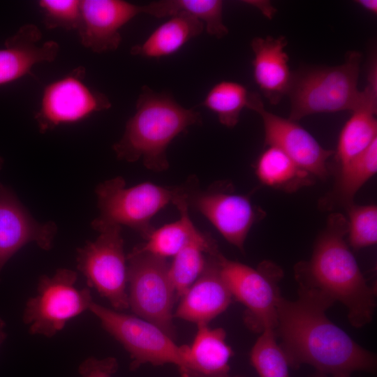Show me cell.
Returning <instances> with one entry per match:
<instances>
[{
  "mask_svg": "<svg viewBox=\"0 0 377 377\" xmlns=\"http://www.w3.org/2000/svg\"><path fill=\"white\" fill-rule=\"evenodd\" d=\"M218 252L207 254L203 271L180 298L174 317L197 325L208 324L229 306L232 296L221 274Z\"/></svg>",
  "mask_w": 377,
  "mask_h": 377,
  "instance_id": "cell-16",
  "label": "cell"
},
{
  "mask_svg": "<svg viewBox=\"0 0 377 377\" xmlns=\"http://www.w3.org/2000/svg\"><path fill=\"white\" fill-rule=\"evenodd\" d=\"M98 237L77 250V269L89 287L108 300L116 311L129 308L127 259L124 251L121 226L98 231Z\"/></svg>",
  "mask_w": 377,
  "mask_h": 377,
  "instance_id": "cell-10",
  "label": "cell"
},
{
  "mask_svg": "<svg viewBox=\"0 0 377 377\" xmlns=\"http://www.w3.org/2000/svg\"><path fill=\"white\" fill-rule=\"evenodd\" d=\"M80 0L38 1L46 28L77 30L80 19Z\"/></svg>",
  "mask_w": 377,
  "mask_h": 377,
  "instance_id": "cell-30",
  "label": "cell"
},
{
  "mask_svg": "<svg viewBox=\"0 0 377 377\" xmlns=\"http://www.w3.org/2000/svg\"><path fill=\"white\" fill-rule=\"evenodd\" d=\"M217 251L216 242L209 237L205 240L187 244L173 257L169 267V275L176 299L182 297L203 271L206 264L205 254Z\"/></svg>",
  "mask_w": 377,
  "mask_h": 377,
  "instance_id": "cell-26",
  "label": "cell"
},
{
  "mask_svg": "<svg viewBox=\"0 0 377 377\" xmlns=\"http://www.w3.org/2000/svg\"><path fill=\"white\" fill-rule=\"evenodd\" d=\"M249 95L243 84L223 80L210 89L201 105L215 113L222 125L233 128L238 123L242 110L247 108Z\"/></svg>",
  "mask_w": 377,
  "mask_h": 377,
  "instance_id": "cell-27",
  "label": "cell"
},
{
  "mask_svg": "<svg viewBox=\"0 0 377 377\" xmlns=\"http://www.w3.org/2000/svg\"><path fill=\"white\" fill-rule=\"evenodd\" d=\"M202 122L200 114L179 104L170 94L141 89L134 114L127 121L121 139L112 146L118 159L142 160L154 172L169 168L167 149L180 133Z\"/></svg>",
  "mask_w": 377,
  "mask_h": 377,
  "instance_id": "cell-3",
  "label": "cell"
},
{
  "mask_svg": "<svg viewBox=\"0 0 377 377\" xmlns=\"http://www.w3.org/2000/svg\"><path fill=\"white\" fill-rule=\"evenodd\" d=\"M250 360L260 377H289V362L277 343L274 328L261 332L251 349Z\"/></svg>",
  "mask_w": 377,
  "mask_h": 377,
  "instance_id": "cell-28",
  "label": "cell"
},
{
  "mask_svg": "<svg viewBox=\"0 0 377 377\" xmlns=\"http://www.w3.org/2000/svg\"><path fill=\"white\" fill-rule=\"evenodd\" d=\"M41 39L40 29L26 24L6 40L4 47L0 49V85L30 74L36 64L56 59L59 44L54 40L40 43Z\"/></svg>",
  "mask_w": 377,
  "mask_h": 377,
  "instance_id": "cell-17",
  "label": "cell"
},
{
  "mask_svg": "<svg viewBox=\"0 0 377 377\" xmlns=\"http://www.w3.org/2000/svg\"><path fill=\"white\" fill-rule=\"evenodd\" d=\"M198 331L191 346H186L185 359L188 377H208L227 374L232 356L226 342L223 328L212 329L208 324L198 325Z\"/></svg>",
  "mask_w": 377,
  "mask_h": 377,
  "instance_id": "cell-20",
  "label": "cell"
},
{
  "mask_svg": "<svg viewBox=\"0 0 377 377\" xmlns=\"http://www.w3.org/2000/svg\"><path fill=\"white\" fill-rule=\"evenodd\" d=\"M128 306L136 316L174 339L172 308L176 295L166 258L133 249L126 256Z\"/></svg>",
  "mask_w": 377,
  "mask_h": 377,
  "instance_id": "cell-8",
  "label": "cell"
},
{
  "mask_svg": "<svg viewBox=\"0 0 377 377\" xmlns=\"http://www.w3.org/2000/svg\"><path fill=\"white\" fill-rule=\"evenodd\" d=\"M3 157L0 155V170L2 169V167L3 165Z\"/></svg>",
  "mask_w": 377,
  "mask_h": 377,
  "instance_id": "cell-37",
  "label": "cell"
},
{
  "mask_svg": "<svg viewBox=\"0 0 377 377\" xmlns=\"http://www.w3.org/2000/svg\"><path fill=\"white\" fill-rule=\"evenodd\" d=\"M360 105L343 126L336 158L343 165L364 151L377 139V87L367 84Z\"/></svg>",
  "mask_w": 377,
  "mask_h": 377,
  "instance_id": "cell-19",
  "label": "cell"
},
{
  "mask_svg": "<svg viewBox=\"0 0 377 377\" xmlns=\"http://www.w3.org/2000/svg\"><path fill=\"white\" fill-rule=\"evenodd\" d=\"M255 172L263 184L287 192L295 191L313 182V176L273 146H267L258 156Z\"/></svg>",
  "mask_w": 377,
  "mask_h": 377,
  "instance_id": "cell-23",
  "label": "cell"
},
{
  "mask_svg": "<svg viewBox=\"0 0 377 377\" xmlns=\"http://www.w3.org/2000/svg\"><path fill=\"white\" fill-rule=\"evenodd\" d=\"M332 304L321 295L302 289H299L296 300L281 298L275 332L290 367L308 364L316 371L337 376H350L357 371L374 372L375 355L326 316Z\"/></svg>",
  "mask_w": 377,
  "mask_h": 377,
  "instance_id": "cell-1",
  "label": "cell"
},
{
  "mask_svg": "<svg viewBox=\"0 0 377 377\" xmlns=\"http://www.w3.org/2000/svg\"><path fill=\"white\" fill-rule=\"evenodd\" d=\"M179 192L177 187H165L143 182L126 187L122 177H117L98 185L95 193L99 216L91 222L96 231L111 226H126L145 240L155 230L152 218Z\"/></svg>",
  "mask_w": 377,
  "mask_h": 377,
  "instance_id": "cell-5",
  "label": "cell"
},
{
  "mask_svg": "<svg viewBox=\"0 0 377 377\" xmlns=\"http://www.w3.org/2000/svg\"><path fill=\"white\" fill-rule=\"evenodd\" d=\"M85 77L86 69L79 66L45 87L34 116L40 133L80 121L111 108L109 98L91 89Z\"/></svg>",
  "mask_w": 377,
  "mask_h": 377,
  "instance_id": "cell-12",
  "label": "cell"
},
{
  "mask_svg": "<svg viewBox=\"0 0 377 377\" xmlns=\"http://www.w3.org/2000/svg\"><path fill=\"white\" fill-rule=\"evenodd\" d=\"M89 311L98 318L103 329L129 353L131 369L147 363L173 364L178 367L182 377H188L186 345H177L161 328L136 316L121 313L94 302Z\"/></svg>",
  "mask_w": 377,
  "mask_h": 377,
  "instance_id": "cell-7",
  "label": "cell"
},
{
  "mask_svg": "<svg viewBox=\"0 0 377 377\" xmlns=\"http://www.w3.org/2000/svg\"><path fill=\"white\" fill-rule=\"evenodd\" d=\"M208 377H244V376H230L228 375V374H223V375L214 376H208Z\"/></svg>",
  "mask_w": 377,
  "mask_h": 377,
  "instance_id": "cell-36",
  "label": "cell"
},
{
  "mask_svg": "<svg viewBox=\"0 0 377 377\" xmlns=\"http://www.w3.org/2000/svg\"><path fill=\"white\" fill-rule=\"evenodd\" d=\"M356 2L364 10L374 14L377 13L376 0H358Z\"/></svg>",
  "mask_w": 377,
  "mask_h": 377,
  "instance_id": "cell-33",
  "label": "cell"
},
{
  "mask_svg": "<svg viewBox=\"0 0 377 377\" xmlns=\"http://www.w3.org/2000/svg\"><path fill=\"white\" fill-rule=\"evenodd\" d=\"M204 24L194 16L179 13L158 27L142 43L133 46L130 53L146 58L171 55L204 31Z\"/></svg>",
  "mask_w": 377,
  "mask_h": 377,
  "instance_id": "cell-22",
  "label": "cell"
},
{
  "mask_svg": "<svg viewBox=\"0 0 377 377\" xmlns=\"http://www.w3.org/2000/svg\"><path fill=\"white\" fill-rule=\"evenodd\" d=\"M187 205L202 214L231 244L244 251L253 225L263 216L246 195L233 192L228 183H216L205 191L195 177L182 185Z\"/></svg>",
  "mask_w": 377,
  "mask_h": 377,
  "instance_id": "cell-11",
  "label": "cell"
},
{
  "mask_svg": "<svg viewBox=\"0 0 377 377\" xmlns=\"http://www.w3.org/2000/svg\"><path fill=\"white\" fill-rule=\"evenodd\" d=\"M77 280V273L67 268L40 276L36 293L27 301L22 315L31 334L52 337L68 321L89 311L94 302L91 291L79 288Z\"/></svg>",
  "mask_w": 377,
  "mask_h": 377,
  "instance_id": "cell-6",
  "label": "cell"
},
{
  "mask_svg": "<svg viewBox=\"0 0 377 377\" xmlns=\"http://www.w3.org/2000/svg\"><path fill=\"white\" fill-rule=\"evenodd\" d=\"M140 13L142 6L123 0H81L80 43L94 53L114 51L121 42L120 29Z\"/></svg>",
  "mask_w": 377,
  "mask_h": 377,
  "instance_id": "cell-15",
  "label": "cell"
},
{
  "mask_svg": "<svg viewBox=\"0 0 377 377\" xmlns=\"http://www.w3.org/2000/svg\"><path fill=\"white\" fill-rule=\"evenodd\" d=\"M313 377H350V376H330L321 372L316 371L313 375Z\"/></svg>",
  "mask_w": 377,
  "mask_h": 377,
  "instance_id": "cell-35",
  "label": "cell"
},
{
  "mask_svg": "<svg viewBox=\"0 0 377 377\" xmlns=\"http://www.w3.org/2000/svg\"><path fill=\"white\" fill-rule=\"evenodd\" d=\"M247 108L261 117L266 146L282 150L300 168L313 177L323 179L328 176L327 161L334 151L323 148L296 121L267 111L257 93L250 92Z\"/></svg>",
  "mask_w": 377,
  "mask_h": 377,
  "instance_id": "cell-13",
  "label": "cell"
},
{
  "mask_svg": "<svg viewBox=\"0 0 377 377\" xmlns=\"http://www.w3.org/2000/svg\"><path fill=\"white\" fill-rule=\"evenodd\" d=\"M57 232L54 222L36 221L0 182V275L6 263L26 244L33 242L41 249H51Z\"/></svg>",
  "mask_w": 377,
  "mask_h": 377,
  "instance_id": "cell-14",
  "label": "cell"
},
{
  "mask_svg": "<svg viewBox=\"0 0 377 377\" xmlns=\"http://www.w3.org/2000/svg\"><path fill=\"white\" fill-rule=\"evenodd\" d=\"M179 189L172 204L179 210L180 218L158 229L155 228L145 243L135 246L133 249L166 258L174 257L191 242L205 240L210 237L198 230L193 223L182 186Z\"/></svg>",
  "mask_w": 377,
  "mask_h": 377,
  "instance_id": "cell-21",
  "label": "cell"
},
{
  "mask_svg": "<svg viewBox=\"0 0 377 377\" xmlns=\"http://www.w3.org/2000/svg\"><path fill=\"white\" fill-rule=\"evenodd\" d=\"M377 172V139L360 155L340 166V172L333 191L325 200V205H343L353 203L359 189Z\"/></svg>",
  "mask_w": 377,
  "mask_h": 377,
  "instance_id": "cell-25",
  "label": "cell"
},
{
  "mask_svg": "<svg viewBox=\"0 0 377 377\" xmlns=\"http://www.w3.org/2000/svg\"><path fill=\"white\" fill-rule=\"evenodd\" d=\"M361 60L360 52L351 51L340 65L293 71L287 94L290 102L288 119L297 121L311 114L356 109L363 95L357 87Z\"/></svg>",
  "mask_w": 377,
  "mask_h": 377,
  "instance_id": "cell-4",
  "label": "cell"
},
{
  "mask_svg": "<svg viewBox=\"0 0 377 377\" xmlns=\"http://www.w3.org/2000/svg\"><path fill=\"white\" fill-rule=\"evenodd\" d=\"M287 44L283 36H256L251 42L254 54L252 66L255 82L272 105L278 104L287 95L291 83L293 72L285 51Z\"/></svg>",
  "mask_w": 377,
  "mask_h": 377,
  "instance_id": "cell-18",
  "label": "cell"
},
{
  "mask_svg": "<svg viewBox=\"0 0 377 377\" xmlns=\"http://www.w3.org/2000/svg\"><path fill=\"white\" fill-rule=\"evenodd\" d=\"M346 209L348 215L347 235L350 245L358 249L376 244V205H357L352 203L347 206Z\"/></svg>",
  "mask_w": 377,
  "mask_h": 377,
  "instance_id": "cell-29",
  "label": "cell"
},
{
  "mask_svg": "<svg viewBox=\"0 0 377 377\" xmlns=\"http://www.w3.org/2000/svg\"><path fill=\"white\" fill-rule=\"evenodd\" d=\"M223 3L220 0H161L142 6L143 13L156 17L186 13L205 23L207 32L217 38L228 34L223 20Z\"/></svg>",
  "mask_w": 377,
  "mask_h": 377,
  "instance_id": "cell-24",
  "label": "cell"
},
{
  "mask_svg": "<svg viewBox=\"0 0 377 377\" xmlns=\"http://www.w3.org/2000/svg\"><path fill=\"white\" fill-rule=\"evenodd\" d=\"M348 221L331 214L317 239L312 256L295 269L300 289L314 292L332 304L342 303L355 327L371 322L376 307V290L369 286L345 240Z\"/></svg>",
  "mask_w": 377,
  "mask_h": 377,
  "instance_id": "cell-2",
  "label": "cell"
},
{
  "mask_svg": "<svg viewBox=\"0 0 377 377\" xmlns=\"http://www.w3.org/2000/svg\"><path fill=\"white\" fill-rule=\"evenodd\" d=\"M246 3L253 5L259 8L267 17L271 18L274 13V8L267 1H246Z\"/></svg>",
  "mask_w": 377,
  "mask_h": 377,
  "instance_id": "cell-32",
  "label": "cell"
},
{
  "mask_svg": "<svg viewBox=\"0 0 377 377\" xmlns=\"http://www.w3.org/2000/svg\"><path fill=\"white\" fill-rule=\"evenodd\" d=\"M216 259L232 297L246 306V325L257 332L275 329L278 305L282 297L279 288L283 276L281 269L270 262H263L254 269L228 260L219 252Z\"/></svg>",
  "mask_w": 377,
  "mask_h": 377,
  "instance_id": "cell-9",
  "label": "cell"
},
{
  "mask_svg": "<svg viewBox=\"0 0 377 377\" xmlns=\"http://www.w3.org/2000/svg\"><path fill=\"white\" fill-rule=\"evenodd\" d=\"M118 369L116 358L108 357L103 359L89 357L79 367L82 377H112Z\"/></svg>",
  "mask_w": 377,
  "mask_h": 377,
  "instance_id": "cell-31",
  "label": "cell"
},
{
  "mask_svg": "<svg viewBox=\"0 0 377 377\" xmlns=\"http://www.w3.org/2000/svg\"><path fill=\"white\" fill-rule=\"evenodd\" d=\"M6 323L0 318V346L6 338V332L5 331Z\"/></svg>",
  "mask_w": 377,
  "mask_h": 377,
  "instance_id": "cell-34",
  "label": "cell"
}]
</instances>
